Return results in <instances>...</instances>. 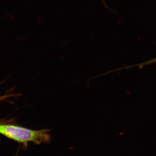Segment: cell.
<instances>
[{
	"label": "cell",
	"mask_w": 156,
	"mask_h": 156,
	"mask_svg": "<svg viewBox=\"0 0 156 156\" xmlns=\"http://www.w3.org/2000/svg\"><path fill=\"white\" fill-rule=\"evenodd\" d=\"M0 134L16 142L27 145L30 143L40 144L51 140L50 130H32L16 125H0Z\"/></svg>",
	"instance_id": "obj_1"
},
{
	"label": "cell",
	"mask_w": 156,
	"mask_h": 156,
	"mask_svg": "<svg viewBox=\"0 0 156 156\" xmlns=\"http://www.w3.org/2000/svg\"><path fill=\"white\" fill-rule=\"evenodd\" d=\"M156 63V58H153V59H151L150 60H148V61L145 62H142V63H139V64H136L134 65L130 66H127L126 67L121 68L119 69L115 70V71H116L119 70H122L123 69H128L131 68L133 67H138L140 68H142L144 66H146L148 65H150L152 64H154V63Z\"/></svg>",
	"instance_id": "obj_2"
}]
</instances>
